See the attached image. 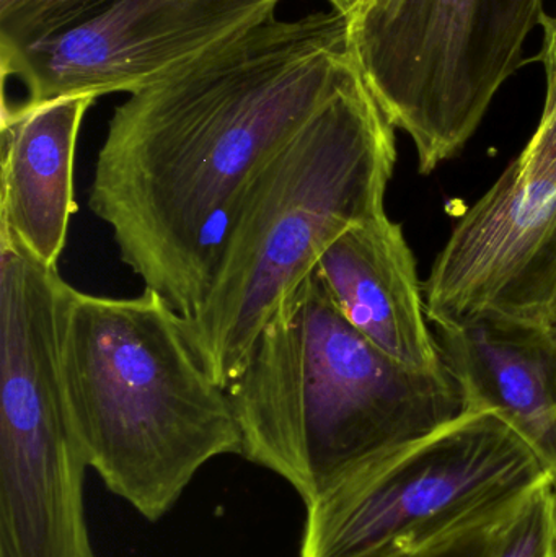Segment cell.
<instances>
[{
  "label": "cell",
  "instance_id": "3",
  "mask_svg": "<svg viewBox=\"0 0 556 557\" xmlns=\"http://www.w3.org/2000/svg\"><path fill=\"white\" fill-rule=\"evenodd\" d=\"M395 126L359 64L261 166L228 224L205 304L183 318L202 369L227 388L277 301L353 225L387 214Z\"/></svg>",
  "mask_w": 556,
  "mask_h": 557
},
{
  "label": "cell",
  "instance_id": "8",
  "mask_svg": "<svg viewBox=\"0 0 556 557\" xmlns=\"http://www.w3.org/2000/svg\"><path fill=\"white\" fill-rule=\"evenodd\" d=\"M281 0H111L77 25L2 59L25 107L133 94L268 16Z\"/></svg>",
  "mask_w": 556,
  "mask_h": 557
},
{
  "label": "cell",
  "instance_id": "7",
  "mask_svg": "<svg viewBox=\"0 0 556 557\" xmlns=\"http://www.w3.org/2000/svg\"><path fill=\"white\" fill-rule=\"evenodd\" d=\"M541 26V121L434 260L423 284L433 326L479 317L556 326V15Z\"/></svg>",
  "mask_w": 556,
  "mask_h": 557
},
{
  "label": "cell",
  "instance_id": "1",
  "mask_svg": "<svg viewBox=\"0 0 556 557\" xmlns=\"http://www.w3.org/2000/svg\"><path fill=\"white\" fill-rule=\"evenodd\" d=\"M356 65L348 13L271 15L114 108L88 206L146 288L202 307L245 189Z\"/></svg>",
  "mask_w": 556,
  "mask_h": 557
},
{
  "label": "cell",
  "instance_id": "5",
  "mask_svg": "<svg viewBox=\"0 0 556 557\" xmlns=\"http://www.w3.org/2000/svg\"><path fill=\"white\" fill-rule=\"evenodd\" d=\"M556 481L495 412L467 408L343 478L307 507L300 557H449Z\"/></svg>",
  "mask_w": 556,
  "mask_h": 557
},
{
  "label": "cell",
  "instance_id": "13",
  "mask_svg": "<svg viewBox=\"0 0 556 557\" xmlns=\"http://www.w3.org/2000/svg\"><path fill=\"white\" fill-rule=\"evenodd\" d=\"M473 557H556V486L539 491Z\"/></svg>",
  "mask_w": 556,
  "mask_h": 557
},
{
  "label": "cell",
  "instance_id": "9",
  "mask_svg": "<svg viewBox=\"0 0 556 557\" xmlns=\"http://www.w3.org/2000/svg\"><path fill=\"white\" fill-rule=\"evenodd\" d=\"M316 273L345 320L382 352L421 372L446 369L413 251L387 214L343 232Z\"/></svg>",
  "mask_w": 556,
  "mask_h": 557
},
{
  "label": "cell",
  "instance_id": "14",
  "mask_svg": "<svg viewBox=\"0 0 556 557\" xmlns=\"http://www.w3.org/2000/svg\"><path fill=\"white\" fill-rule=\"evenodd\" d=\"M326 2L332 5L333 10H338V12L349 13L353 9H355L356 3L359 0H326Z\"/></svg>",
  "mask_w": 556,
  "mask_h": 557
},
{
  "label": "cell",
  "instance_id": "12",
  "mask_svg": "<svg viewBox=\"0 0 556 557\" xmlns=\"http://www.w3.org/2000/svg\"><path fill=\"white\" fill-rule=\"evenodd\" d=\"M110 2L111 0H0L2 59L77 25Z\"/></svg>",
  "mask_w": 556,
  "mask_h": 557
},
{
  "label": "cell",
  "instance_id": "2",
  "mask_svg": "<svg viewBox=\"0 0 556 557\" xmlns=\"http://www.w3.org/2000/svg\"><path fill=\"white\" fill-rule=\"evenodd\" d=\"M242 457L307 507L372 458L466 411L453 373L421 372L345 320L316 270L291 288L227 386Z\"/></svg>",
  "mask_w": 556,
  "mask_h": 557
},
{
  "label": "cell",
  "instance_id": "6",
  "mask_svg": "<svg viewBox=\"0 0 556 557\" xmlns=\"http://www.w3.org/2000/svg\"><path fill=\"white\" fill-rule=\"evenodd\" d=\"M545 13L544 0H359L348 13L353 54L421 175L466 149Z\"/></svg>",
  "mask_w": 556,
  "mask_h": 557
},
{
  "label": "cell",
  "instance_id": "11",
  "mask_svg": "<svg viewBox=\"0 0 556 557\" xmlns=\"http://www.w3.org/2000/svg\"><path fill=\"white\" fill-rule=\"evenodd\" d=\"M95 100L72 95L36 107L3 104L0 237L15 242L46 267L58 268L77 211L75 149Z\"/></svg>",
  "mask_w": 556,
  "mask_h": 557
},
{
  "label": "cell",
  "instance_id": "10",
  "mask_svg": "<svg viewBox=\"0 0 556 557\" xmlns=\"http://www.w3.org/2000/svg\"><path fill=\"white\" fill-rule=\"evenodd\" d=\"M433 330L466 408L508 422L556 481V326L479 317Z\"/></svg>",
  "mask_w": 556,
  "mask_h": 557
},
{
  "label": "cell",
  "instance_id": "4",
  "mask_svg": "<svg viewBox=\"0 0 556 557\" xmlns=\"http://www.w3.org/2000/svg\"><path fill=\"white\" fill-rule=\"evenodd\" d=\"M61 370L88 465L150 522L206 463L242 455L227 389L202 369L182 314L150 288L114 298L72 287Z\"/></svg>",
  "mask_w": 556,
  "mask_h": 557
}]
</instances>
